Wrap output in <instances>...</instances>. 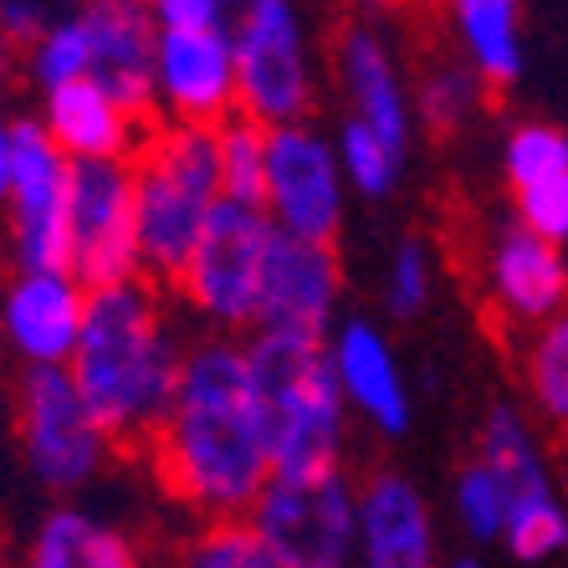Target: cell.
<instances>
[{
  "mask_svg": "<svg viewBox=\"0 0 568 568\" xmlns=\"http://www.w3.org/2000/svg\"><path fill=\"white\" fill-rule=\"evenodd\" d=\"M144 456L159 491L195 523L252 517L277 471L246 338H190L180 395Z\"/></svg>",
  "mask_w": 568,
  "mask_h": 568,
  "instance_id": "1",
  "label": "cell"
},
{
  "mask_svg": "<svg viewBox=\"0 0 568 568\" xmlns=\"http://www.w3.org/2000/svg\"><path fill=\"white\" fill-rule=\"evenodd\" d=\"M185 354L190 338L180 333L170 287L133 277L88 297L82 344L67 374L119 450H149L180 395Z\"/></svg>",
  "mask_w": 568,
  "mask_h": 568,
  "instance_id": "2",
  "label": "cell"
},
{
  "mask_svg": "<svg viewBox=\"0 0 568 568\" xmlns=\"http://www.w3.org/2000/svg\"><path fill=\"white\" fill-rule=\"evenodd\" d=\"M246 354H252L266 440H272V471L277 476L344 471L354 415H348L344 389L333 379L328 338L252 333Z\"/></svg>",
  "mask_w": 568,
  "mask_h": 568,
  "instance_id": "3",
  "label": "cell"
},
{
  "mask_svg": "<svg viewBox=\"0 0 568 568\" xmlns=\"http://www.w3.org/2000/svg\"><path fill=\"white\" fill-rule=\"evenodd\" d=\"M133 215H139V262L144 277L174 287L195 256L221 190V144L200 123H154L133 154Z\"/></svg>",
  "mask_w": 568,
  "mask_h": 568,
  "instance_id": "4",
  "label": "cell"
},
{
  "mask_svg": "<svg viewBox=\"0 0 568 568\" xmlns=\"http://www.w3.org/2000/svg\"><path fill=\"white\" fill-rule=\"evenodd\" d=\"M507 487V532L503 548L517 564H554L568 554V497L558 491L542 425L523 399H497L476 425V450Z\"/></svg>",
  "mask_w": 568,
  "mask_h": 568,
  "instance_id": "5",
  "label": "cell"
},
{
  "mask_svg": "<svg viewBox=\"0 0 568 568\" xmlns=\"http://www.w3.org/2000/svg\"><path fill=\"white\" fill-rule=\"evenodd\" d=\"M277 225L266 221L262 205L221 200L200 236L195 256L174 277L170 297L185 317H195L205 333L221 338H252L256 303H262V272L272 252Z\"/></svg>",
  "mask_w": 568,
  "mask_h": 568,
  "instance_id": "6",
  "label": "cell"
},
{
  "mask_svg": "<svg viewBox=\"0 0 568 568\" xmlns=\"http://www.w3.org/2000/svg\"><path fill=\"white\" fill-rule=\"evenodd\" d=\"M11 410L21 462L37 476V487H47L62 503L93 487L119 456V440L98 425V415L88 410V399L78 395L67 369H21L11 389Z\"/></svg>",
  "mask_w": 568,
  "mask_h": 568,
  "instance_id": "7",
  "label": "cell"
},
{
  "mask_svg": "<svg viewBox=\"0 0 568 568\" xmlns=\"http://www.w3.org/2000/svg\"><path fill=\"white\" fill-rule=\"evenodd\" d=\"M241 113L262 129L307 123L317 108V57L297 0H231Z\"/></svg>",
  "mask_w": 568,
  "mask_h": 568,
  "instance_id": "8",
  "label": "cell"
},
{
  "mask_svg": "<svg viewBox=\"0 0 568 568\" xmlns=\"http://www.w3.org/2000/svg\"><path fill=\"white\" fill-rule=\"evenodd\" d=\"M471 282L491 328L523 344L542 323L568 313V262L564 246L542 241L513 211L481 221L471 241Z\"/></svg>",
  "mask_w": 568,
  "mask_h": 568,
  "instance_id": "9",
  "label": "cell"
},
{
  "mask_svg": "<svg viewBox=\"0 0 568 568\" xmlns=\"http://www.w3.org/2000/svg\"><path fill=\"white\" fill-rule=\"evenodd\" d=\"M287 568H358V481L328 476H272L246 517Z\"/></svg>",
  "mask_w": 568,
  "mask_h": 568,
  "instance_id": "10",
  "label": "cell"
},
{
  "mask_svg": "<svg viewBox=\"0 0 568 568\" xmlns=\"http://www.w3.org/2000/svg\"><path fill=\"white\" fill-rule=\"evenodd\" d=\"M348 190L333 133H323L313 119L307 123H282L266 133V200L262 211L282 236L297 241H323L338 246L348 221Z\"/></svg>",
  "mask_w": 568,
  "mask_h": 568,
  "instance_id": "11",
  "label": "cell"
},
{
  "mask_svg": "<svg viewBox=\"0 0 568 568\" xmlns=\"http://www.w3.org/2000/svg\"><path fill=\"white\" fill-rule=\"evenodd\" d=\"M67 211L72 159L52 144L37 113H16L11 129V195H6V252L11 266H67Z\"/></svg>",
  "mask_w": 568,
  "mask_h": 568,
  "instance_id": "12",
  "label": "cell"
},
{
  "mask_svg": "<svg viewBox=\"0 0 568 568\" xmlns=\"http://www.w3.org/2000/svg\"><path fill=\"white\" fill-rule=\"evenodd\" d=\"M67 272L82 287L144 277L139 262V215H133L129 164H72V211H67Z\"/></svg>",
  "mask_w": 568,
  "mask_h": 568,
  "instance_id": "13",
  "label": "cell"
},
{
  "mask_svg": "<svg viewBox=\"0 0 568 568\" xmlns=\"http://www.w3.org/2000/svg\"><path fill=\"white\" fill-rule=\"evenodd\" d=\"M88 297L67 266H11L0 282V348L21 369H67L82 344Z\"/></svg>",
  "mask_w": 568,
  "mask_h": 568,
  "instance_id": "14",
  "label": "cell"
},
{
  "mask_svg": "<svg viewBox=\"0 0 568 568\" xmlns=\"http://www.w3.org/2000/svg\"><path fill=\"white\" fill-rule=\"evenodd\" d=\"M333 82L344 98V119L374 129L395 149L415 154V98H410V67L399 62L395 41L374 21H344L333 37Z\"/></svg>",
  "mask_w": 568,
  "mask_h": 568,
  "instance_id": "15",
  "label": "cell"
},
{
  "mask_svg": "<svg viewBox=\"0 0 568 568\" xmlns=\"http://www.w3.org/2000/svg\"><path fill=\"white\" fill-rule=\"evenodd\" d=\"M344 317V256L338 246L297 236H272L262 272V303L252 333H297V338H328Z\"/></svg>",
  "mask_w": 568,
  "mask_h": 568,
  "instance_id": "16",
  "label": "cell"
},
{
  "mask_svg": "<svg viewBox=\"0 0 568 568\" xmlns=\"http://www.w3.org/2000/svg\"><path fill=\"white\" fill-rule=\"evenodd\" d=\"M154 103H159V123H200V129H221L225 119H236L241 113V82H236L231 27L159 31Z\"/></svg>",
  "mask_w": 568,
  "mask_h": 568,
  "instance_id": "17",
  "label": "cell"
},
{
  "mask_svg": "<svg viewBox=\"0 0 568 568\" xmlns=\"http://www.w3.org/2000/svg\"><path fill=\"white\" fill-rule=\"evenodd\" d=\"M328 364L344 389V405L354 420H364L374 436L399 440L415 425L410 374L399 364L389 333L364 313H348L328 333Z\"/></svg>",
  "mask_w": 568,
  "mask_h": 568,
  "instance_id": "18",
  "label": "cell"
},
{
  "mask_svg": "<svg viewBox=\"0 0 568 568\" xmlns=\"http://www.w3.org/2000/svg\"><path fill=\"white\" fill-rule=\"evenodd\" d=\"M358 568H440L436 507L399 466L358 476Z\"/></svg>",
  "mask_w": 568,
  "mask_h": 568,
  "instance_id": "19",
  "label": "cell"
},
{
  "mask_svg": "<svg viewBox=\"0 0 568 568\" xmlns=\"http://www.w3.org/2000/svg\"><path fill=\"white\" fill-rule=\"evenodd\" d=\"M82 27L93 37V82L129 108L133 119L159 123L154 103V62H159V27L144 0H82Z\"/></svg>",
  "mask_w": 568,
  "mask_h": 568,
  "instance_id": "20",
  "label": "cell"
},
{
  "mask_svg": "<svg viewBox=\"0 0 568 568\" xmlns=\"http://www.w3.org/2000/svg\"><path fill=\"white\" fill-rule=\"evenodd\" d=\"M37 119L72 164H133L144 133L154 129V123L133 119L129 108L93 78L37 98Z\"/></svg>",
  "mask_w": 568,
  "mask_h": 568,
  "instance_id": "21",
  "label": "cell"
},
{
  "mask_svg": "<svg viewBox=\"0 0 568 568\" xmlns=\"http://www.w3.org/2000/svg\"><path fill=\"white\" fill-rule=\"evenodd\" d=\"M16 568H149L144 542L82 503H57L31 528Z\"/></svg>",
  "mask_w": 568,
  "mask_h": 568,
  "instance_id": "22",
  "label": "cell"
},
{
  "mask_svg": "<svg viewBox=\"0 0 568 568\" xmlns=\"http://www.w3.org/2000/svg\"><path fill=\"white\" fill-rule=\"evenodd\" d=\"M450 52L487 82L491 93L517 88L528 47H523V0H436Z\"/></svg>",
  "mask_w": 568,
  "mask_h": 568,
  "instance_id": "23",
  "label": "cell"
},
{
  "mask_svg": "<svg viewBox=\"0 0 568 568\" xmlns=\"http://www.w3.org/2000/svg\"><path fill=\"white\" fill-rule=\"evenodd\" d=\"M410 98H415V123L430 139H456L491 108V88L456 52H430L425 62H415Z\"/></svg>",
  "mask_w": 568,
  "mask_h": 568,
  "instance_id": "24",
  "label": "cell"
},
{
  "mask_svg": "<svg viewBox=\"0 0 568 568\" xmlns=\"http://www.w3.org/2000/svg\"><path fill=\"white\" fill-rule=\"evenodd\" d=\"M513 358L528 415L542 425V436L568 440V313L513 344Z\"/></svg>",
  "mask_w": 568,
  "mask_h": 568,
  "instance_id": "25",
  "label": "cell"
},
{
  "mask_svg": "<svg viewBox=\"0 0 568 568\" xmlns=\"http://www.w3.org/2000/svg\"><path fill=\"white\" fill-rule=\"evenodd\" d=\"M82 78H93V37H88L78 11H67L21 52V82L37 98H47Z\"/></svg>",
  "mask_w": 568,
  "mask_h": 568,
  "instance_id": "26",
  "label": "cell"
},
{
  "mask_svg": "<svg viewBox=\"0 0 568 568\" xmlns=\"http://www.w3.org/2000/svg\"><path fill=\"white\" fill-rule=\"evenodd\" d=\"M436 287H440V252L436 241L410 231L399 236L384 256V272H379V303L384 313L395 323H415L425 307L436 303Z\"/></svg>",
  "mask_w": 568,
  "mask_h": 568,
  "instance_id": "27",
  "label": "cell"
},
{
  "mask_svg": "<svg viewBox=\"0 0 568 568\" xmlns=\"http://www.w3.org/2000/svg\"><path fill=\"white\" fill-rule=\"evenodd\" d=\"M333 149H338V164H344V180L354 195H364L369 205H384L405 185V170H410V154L395 149L389 139H379L374 129L344 119L333 129Z\"/></svg>",
  "mask_w": 568,
  "mask_h": 568,
  "instance_id": "28",
  "label": "cell"
},
{
  "mask_svg": "<svg viewBox=\"0 0 568 568\" xmlns=\"http://www.w3.org/2000/svg\"><path fill=\"white\" fill-rule=\"evenodd\" d=\"M497 159H503V185H507V200H513L523 190L568 174V133L548 119H517L503 133V154Z\"/></svg>",
  "mask_w": 568,
  "mask_h": 568,
  "instance_id": "29",
  "label": "cell"
},
{
  "mask_svg": "<svg viewBox=\"0 0 568 568\" xmlns=\"http://www.w3.org/2000/svg\"><path fill=\"white\" fill-rule=\"evenodd\" d=\"M170 568H287L272 542L246 523V517H231V523H195L180 554Z\"/></svg>",
  "mask_w": 568,
  "mask_h": 568,
  "instance_id": "30",
  "label": "cell"
},
{
  "mask_svg": "<svg viewBox=\"0 0 568 568\" xmlns=\"http://www.w3.org/2000/svg\"><path fill=\"white\" fill-rule=\"evenodd\" d=\"M450 517H456V528H462L466 542H503L507 532V487L497 481L481 456L456 466L450 476Z\"/></svg>",
  "mask_w": 568,
  "mask_h": 568,
  "instance_id": "31",
  "label": "cell"
},
{
  "mask_svg": "<svg viewBox=\"0 0 568 568\" xmlns=\"http://www.w3.org/2000/svg\"><path fill=\"white\" fill-rule=\"evenodd\" d=\"M266 133L272 129L252 123L246 113H236V119H225L215 129L225 200H241V205H262L266 200Z\"/></svg>",
  "mask_w": 568,
  "mask_h": 568,
  "instance_id": "32",
  "label": "cell"
},
{
  "mask_svg": "<svg viewBox=\"0 0 568 568\" xmlns=\"http://www.w3.org/2000/svg\"><path fill=\"white\" fill-rule=\"evenodd\" d=\"M513 215L523 225H532L542 241H554L568 252V174L548 180V185H532L523 195H513Z\"/></svg>",
  "mask_w": 568,
  "mask_h": 568,
  "instance_id": "33",
  "label": "cell"
},
{
  "mask_svg": "<svg viewBox=\"0 0 568 568\" xmlns=\"http://www.w3.org/2000/svg\"><path fill=\"white\" fill-rule=\"evenodd\" d=\"M159 31H215L231 27V0H144Z\"/></svg>",
  "mask_w": 568,
  "mask_h": 568,
  "instance_id": "34",
  "label": "cell"
},
{
  "mask_svg": "<svg viewBox=\"0 0 568 568\" xmlns=\"http://www.w3.org/2000/svg\"><path fill=\"white\" fill-rule=\"evenodd\" d=\"M57 16L47 11V0H0V47L27 52L41 31L52 27Z\"/></svg>",
  "mask_w": 568,
  "mask_h": 568,
  "instance_id": "35",
  "label": "cell"
},
{
  "mask_svg": "<svg viewBox=\"0 0 568 568\" xmlns=\"http://www.w3.org/2000/svg\"><path fill=\"white\" fill-rule=\"evenodd\" d=\"M11 47H0V133H11Z\"/></svg>",
  "mask_w": 568,
  "mask_h": 568,
  "instance_id": "36",
  "label": "cell"
},
{
  "mask_svg": "<svg viewBox=\"0 0 568 568\" xmlns=\"http://www.w3.org/2000/svg\"><path fill=\"white\" fill-rule=\"evenodd\" d=\"M446 568H487L481 558H456V564H446Z\"/></svg>",
  "mask_w": 568,
  "mask_h": 568,
  "instance_id": "37",
  "label": "cell"
},
{
  "mask_svg": "<svg viewBox=\"0 0 568 568\" xmlns=\"http://www.w3.org/2000/svg\"><path fill=\"white\" fill-rule=\"evenodd\" d=\"M0 568H6V558H0Z\"/></svg>",
  "mask_w": 568,
  "mask_h": 568,
  "instance_id": "38",
  "label": "cell"
},
{
  "mask_svg": "<svg viewBox=\"0 0 568 568\" xmlns=\"http://www.w3.org/2000/svg\"><path fill=\"white\" fill-rule=\"evenodd\" d=\"M564 262H568V252H564Z\"/></svg>",
  "mask_w": 568,
  "mask_h": 568,
  "instance_id": "39",
  "label": "cell"
}]
</instances>
